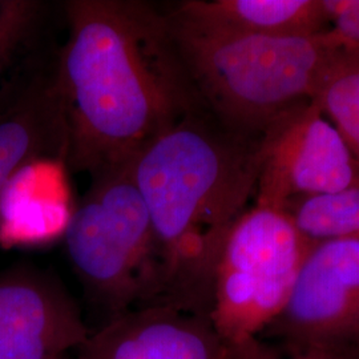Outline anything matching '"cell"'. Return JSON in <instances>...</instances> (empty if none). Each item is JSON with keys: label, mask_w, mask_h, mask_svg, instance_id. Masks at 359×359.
Here are the masks:
<instances>
[{"label": "cell", "mask_w": 359, "mask_h": 359, "mask_svg": "<svg viewBox=\"0 0 359 359\" xmlns=\"http://www.w3.org/2000/svg\"><path fill=\"white\" fill-rule=\"evenodd\" d=\"M314 244L283 209L255 204L236 221L212 283L209 321L224 342L257 337L280 316Z\"/></svg>", "instance_id": "5b68a950"}, {"label": "cell", "mask_w": 359, "mask_h": 359, "mask_svg": "<svg viewBox=\"0 0 359 359\" xmlns=\"http://www.w3.org/2000/svg\"><path fill=\"white\" fill-rule=\"evenodd\" d=\"M67 127L55 72H39L0 111V198L13 177L41 158L65 163Z\"/></svg>", "instance_id": "30bf717a"}, {"label": "cell", "mask_w": 359, "mask_h": 359, "mask_svg": "<svg viewBox=\"0 0 359 359\" xmlns=\"http://www.w3.org/2000/svg\"><path fill=\"white\" fill-rule=\"evenodd\" d=\"M295 353L359 354V240L313 245L280 316L265 329Z\"/></svg>", "instance_id": "8992f818"}, {"label": "cell", "mask_w": 359, "mask_h": 359, "mask_svg": "<svg viewBox=\"0 0 359 359\" xmlns=\"http://www.w3.org/2000/svg\"><path fill=\"white\" fill-rule=\"evenodd\" d=\"M43 10L36 0H0V76L35 36Z\"/></svg>", "instance_id": "9a60e30c"}, {"label": "cell", "mask_w": 359, "mask_h": 359, "mask_svg": "<svg viewBox=\"0 0 359 359\" xmlns=\"http://www.w3.org/2000/svg\"><path fill=\"white\" fill-rule=\"evenodd\" d=\"M23 168L0 198V243L38 245L65 237L74 209L68 205L62 160H52L36 188L40 164Z\"/></svg>", "instance_id": "7c38bea8"}, {"label": "cell", "mask_w": 359, "mask_h": 359, "mask_svg": "<svg viewBox=\"0 0 359 359\" xmlns=\"http://www.w3.org/2000/svg\"><path fill=\"white\" fill-rule=\"evenodd\" d=\"M90 338L62 283L32 268L0 274V359H62Z\"/></svg>", "instance_id": "ba28073f"}, {"label": "cell", "mask_w": 359, "mask_h": 359, "mask_svg": "<svg viewBox=\"0 0 359 359\" xmlns=\"http://www.w3.org/2000/svg\"><path fill=\"white\" fill-rule=\"evenodd\" d=\"M168 16L213 32L313 36L330 29L323 0H184Z\"/></svg>", "instance_id": "8fae6325"}, {"label": "cell", "mask_w": 359, "mask_h": 359, "mask_svg": "<svg viewBox=\"0 0 359 359\" xmlns=\"http://www.w3.org/2000/svg\"><path fill=\"white\" fill-rule=\"evenodd\" d=\"M222 359H280L273 351V348L262 344L257 337H250L240 342L226 344L224 342V357ZM294 359H358L353 355L321 351V350H308L297 353Z\"/></svg>", "instance_id": "2e32d148"}, {"label": "cell", "mask_w": 359, "mask_h": 359, "mask_svg": "<svg viewBox=\"0 0 359 359\" xmlns=\"http://www.w3.org/2000/svg\"><path fill=\"white\" fill-rule=\"evenodd\" d=\"M130 163L92 177L65 231L67 253L111 318L165 302V276Z\"/></svg>", "instance_id": "277c9868"}, {"label": "cell", "mask_w": 359, "mask_h": 359, "mask_svg": "<svg viewBox=\"0 0 359 359\" xmlns=\"http://www.w3.org/2000/svg\"><path fill=\"white\" fill-rule=\"evenodd\" d=\"M341 133L359 161V46L334 65L311 99Z\"/></svg>", "instance_id": "5bb4252c"}, {"label": "cell", "mask_w": 359, "mask_h": 359, "mask_svg": "<svg viewBox=\"0 0 359 359\" xmlns=\"http://www.w3.org/2000/svg\"><path fill=\"white\" fill-rule=\"evenodd\" d=\"M87 359H222L224 341L209 318L172 305L133 309L92 334Z\"/></svg>", "instance_id": "9c48e42d"}, {"label": "cell", "mask_w": 359, "mask_h": 359, "mask_svg": "<svg viewBox=\"0 0 359 359\" xmlns=\"http://www.w3.org/2000/svg\"><path fill=\"white\" fill-rule=\"evenodd\" d=\"M283 210L311 243L359 240V181L337 192L297 198Z\"/></svg>", "instance_id": "4fadbf2b"}, {"label": "cell", "mask_w": 359, "mask_h": 359, "mask_svg": "<svg viewBox=\"0 0 359 359\" xmlns=\"http://www.w3.org/2000/svg\"><path fill=\"white\" fill-rule=\"evenodd\" d=\"M261 142L201 105L130 161L164 269V305L209 318L218 255L256 197Z\"/></svg>", "instance_id": "7a4b0ae2"}, {"label": "cell", "mask_w": 359, "mask_h": 359, "mask_svg": "<svg viewBox=\"0 0 359 359\" xmlns=\"http://www.w3.org/2000/svg\"><path fill=\"white\" fill-rule=\"evenodd\" d=\"M65 16L68 38L53 69L65 165L93 177L130 163L201 103L167 13L137 0H71Z\"/></svg>", "instance_id": "6da1fadb"}, {"label": "cell", "mask_w": 359, "mask_h": 359, "mask_svg": "<svg viewBox=\"0 0 359 359\" xmlns=\"http://www.w3.org/2000/svg\"><path fill=\"white\" fill-rule=\"evenodd\" d=\"M167 18L198 102L224 127L256 139L286 111L311 100L354 44L333 28L313 36L241 35Z\"/></svg>", "instance_id": "3957f363"}, {"label": "cell", "mask_w": 359, "mask_h": 359, "mask_svg": "<svg viewBox=\"0 0 359 359\" xmlns=\"http://www.w3.org/2000/svg\"><path fill=\"white\" fill-rule=\"evenodd\" d=\"M63 359V358H62ZM75 359H87L86 358V357H83V355H81V354H80V355H79V357H77V358H75Z\"/></svg>", "instance_id": "ac0fdd59"}, {"label": "cell", "mask_w": 359, "mask_h": 359, "mask_svg": "<svg viewBox=\"0 0 359 359\" xmlns=\"http://www.w3.org/2000/svg\"><path fill=\"white\" fill-rule=\"evenodd\" d=\"M330 28L359 46V0H323Z\"/></svg>", "instance_id": "e0dca14e"}, {"label": "cell", "mask_w": 359, "mask_h": 359, "mask_svg": "<svg viewBox=\"0 0 359 359\" xmlns=\"http://www.w3.org/2000/svg\"><path fill=\"white\" fill-rule=\"evenodd\" d=\"M257 205L283 209L297 198L359 181V161L316 102L280 116L262 136Z\"/></svg>", "instance_id": "52a82bcc"}]
</instances>
